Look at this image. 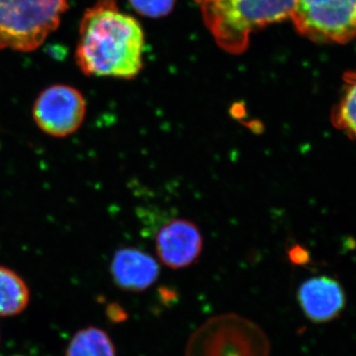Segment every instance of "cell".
<instances>
[{
	"instance_id": "cell-14",
	"label": "cell",
	"mask_w": 356,
	"mask_h": 356,
	"mask_svg": "<svg viewBox=\"0 0 356 356\" xmlns=\"http://www.w3.org/2000/svg\"><path fill=\"white\" fill-rule=\"evenodd\" d=\"M290 261L297 266H303L309 261V252L301 245H294L288 252Z\"/></svg>"
},
{
	"instance_id": "cell-8",
	"label": "cell",
	"mask_w": 356,
	"mask_h": 356,
	"mask_svg": "<svg viewBox=\"0 0 356 356\" xmlns=\"http://www.w3.org/2000/svg\"><path fill=\"white\" fill-rule=\"evenodd\" d=\"M297 297L306 317L318 324L339 318L346 307L343 287L336 280L327 276L306 280L300 286Z\"/></svg>"
},
{
	"instance_id": "cell-13",
	"label": "cell",
	"mask_w": 356,
	"mask_h": 356,
	"mask_svg": "<svg viewBox=\"0 0 356 356\" xmlns=\"http://www.w3.org/2000/svg\"><path fill=\"white\" fill-rule=\"evenodd\" d=\"M129 2L140 15L159 18L170 13L175 0H129Z\"/></svg>"
},
{
	"instance_id": "cell-16",
	"label": "cell",
	"mask_w": 356,
	"mask_h": 356,
	"mask_svg": "<svg viewBox=\"0 0 356 356\" xmlns=\"http://www.w3.org/2000/svg\"><path fill=\"white\" fill-rule=\"evenodd\" d=\"M231 115L234 118L238 119V120H242V119L245 118L247 116V112H245L243 104L236 103V104L233 105L231 108Z\"/></svg>"
},
{
	"instance_id": "cell-7",
	"label": "cell",
	"mask_w": 356,
	"mask_h": 356,
	"mask_svg": "<svg viewBox=\"0 0 356 356\" xmlns=\"http://www.w3.org/2000/svg\"><path fill=\"white\" fill-rule=\"evenodd\" d=\"M203 248V238L198 227L185 219L166 222L156 238L159 259L172 269H181L197 261Z\"/></svg>"
},
{
	"instance_id": "cell-15",
	"label": "cell",
	"mask_w": 356,
	"mask_h": 356,
	"mask_svg": "<svg viewBox=\"0 0 356 356\" xmlns=\"http://www.w3.org/2000/svg\"><path fill=\"white\" fill-rule=\"evenodd\" d=\"M243 124L245 127L250 129L252 133L255 134V135H261V134L264 133V126L259 120L243 122Z\"/></svg>"
},
{
	"instance_id": "cell-2",
	"label": "cell",
	"mask_w": 356,
	"mask_h": 356,
	"mask_svg": "<svg viewBox=\"0 0 356 356\" xmlns=\"http://www.w3.org/2000/svg\"><path fill=\"white\" fill-rule=\"evenodd\" d=\"M295 0H213L201 8L204 22L220 48L238 55L250 35L290 18Z\"/></svg>"
},
{
	"instance_id": "cell-17",
	"label": "cell",
	"mask_w": 356,
	"mask_h": 356,
	"mask_svg": "<svg viewBox=\"0 0 356 356\" xmlns=\"http://www.w3.org/2000/svg\"><path fill=\"white\" fill-rule=\"evenodd\" d=\"M195 1L197 2L201 8H202L203 6H207V4H209L213 0H195Z\"/></svg>"
},
{
	"instance_id": "cell-3",
	"label": "cell",
	"mask_w": 356,
	"mask_h": 356,
	"mask_svg": "<svg viewBox=\"0 0 356 356\" xmlns=\"http://www.w3.org/2000/svg\"><path fill=\"white\" fill-rule=\"evenodd\" d=\"M70 0H0V50L33 51L58 29Z\"/></svg>"
},
{
	"instance_id": "cell-12",
	"label": "cell",
	"mask_w": 356,
	"mask_h": 356,
	"mask_svg": "<svg viewBox=\"0 0 356 356\" xmlns=\"http://www.w3.org/2000/svg\"><path fill=\"white\" fill-rule=\"evenodd\" d=\"M65 356H116L108 334L98 327L77 332L65 351Z\"/></svg>"
},
{
	"instance_id": "cell-4",
	"label": "cell",
	"mask_w": 356,
	"mask_h": 356,
	"mask_svg": "<svg viewBox=\"0 0 356 356\" xmlns=\"http://www.w3.org/2000/svg\"><path fill=\"white\" fill-rule=\"evenodd\" d=\"M185 356H270V343L252 321L224 314L209 318L192 334Z\"/></svg>"
},
{
	"instance_id": "cell-11",
	"label": "cell",
	"mask_w": 356,
	"mask_h": 356,
	"mask_svg": "<svg viewBox=\"0 0 356 356\" xmlns=\"http://www.w3.org/2000/svg\"><path fill=\"white\" fill-rule=\"evenodd\" d=\"M30 291L15 271L0 266V317H13L25 310Z\"/></svg>"
},
{
	"instance_id": "cell-10",
	"label": "cell",
	"mask_w": 356,
	"mask_h": 356,
	"mask_svg": "<svg viewBox=\"0 0 356 356\" xmlns=\"http://www.w3.org/2000/svg\"><path fill=\"white\" fill-rule=\"evenodd\" d=\"M332 126L356 142V67L343 77L341 95L332 107Z\"/></svg>"
},
{
	"instance_id": "cell-9",
	"label": "cell",
	"mask_w": 356,
	"mask_h": 356,
	"mask_svg": "<svg viewBox=\"0 0 356 356\" xmlns=\"http://www.w3.org/2000/svg\"><path fill=\"white\" fill-rule=\"evenodd\" d=\"M111 275L121 289L142 292L158 280L159 266L154 257L142 250L121 248L112 259Z\"/></svg>"
},
{
	"instance_id": "cell-6",
	"label": "cell",
	"mask_w": 356,
	"mask_h": 356,
	"mask_svg": "<svg viewBox=\"0 0 356 356\" xmlns=\"http://www.w3.org/2000/svg\"><path fill=\"white\" fill-rule=\"evenodd\" d=\"M33 119L42 132L51 137H69L81 127L86 115L83 93L67 84L44 89L35 100Z\"/></svg>"
},
{
	"instance_id": "cell-5",
	"label": "cell",
	"mask_w": 356,
	"mask_h": 356,
	"mask_svg": "<svg viewBox=\"0 0 356 356\" xmlns=\"http://www.w3.org/2000/svg\"><path fill=\"white\" fill-rule=\"evenodd\" d=\"M297 31L320 44H346L356 38V0H295Z\"/></svg>"
},
{
	"instance_id": "cell-1",
	"label": "cell",
	"mask_w": 356,
	"mask_h": 356,
	"mask_svg": "<svg viewBox=\"0 0 356 356\" xmlns=\"http://www.w3.org/2000/svg\"><path fill=\"white\" fill-rule=\"evenodd\" d=\"M144 46L139 21L116 0H97L81 18L76 62L86 76L133 79L143 69Z\"/></svg>"
}]
</instances>
